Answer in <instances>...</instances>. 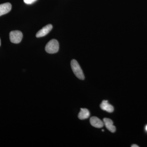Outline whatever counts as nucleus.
Returning a JSON list of instances; mask_svg holds the SVG:
<instances>
[{
	"label": "nucleus",
	"instance_id": "obj_1",
	"mask_svg": "<svg viewBox=\"0 0 147 147\" xmlns=\"http://www.w3.org/2000/svg\"><path fill=\"white\" fill-rule=\"evenodd\" d=\"M71 69L75 76L79 79L84 80L85 76L78 62L76 60H72L71 62Z\"/></svg>",
	"mask_w": 147,
	"mask_h": 147
},
{
	"label": "nucleus",
	"instance_id": "obj_2",
	"mask_svg": "<svg viewBox=\"0 0 147 147\" xmlns=\"http://www.w3.org/2000/svg\"><path fill=\"white\" fill-rule=\"evenodd\" d=\"M59 48V45L57 40L56 39H52L45 46V50L49 54H54L57 53Z\"/></svg>",
	"mask_w": 147,
	"mask_h": 147
},
{
	"label": "nucleus",
	"instance_id": "obj_3",
	"mask_svg": "<svg viewBox=\"0 0 147 147\" xmlns=\"http://www.w3.org/2000/svg\"><path fill=\"white\" fill-rule=\"evenodd\" d=\"M23 36V34L20 31H12L9 33V39L11 42L16 44L21 42Z\"/></svg>",
	"mask_w": 147,
	"mask_h": 147
},
{
	"label": "nucleus",
	"instance_id": "obj_4",
	"mask_svg": "<svg viewBox=\"0 0 147 147\" xmlns=\"http://www.w3.org/2000/svg\"><path fill=\"white\" fill-rule=\"evenodd\" d=\"M52 29H53V26L51 24H48L38 31L36 36L37 38L45 36L50 32Z\"/></svg>",
	"mask_w": 147,
	"mask_h": 147
},
{
	"label": "nucleus",
	"instance_id": "obj_5",
	"mask_svg": "<svg viewBox=\"0 0 147 147\" xmlns=\"http://www.w3.org/2000/svg\"><path fill=\"white\" fill-rule=\"evenodd\" d=\"M11 9V4L9 3L0 4V16L8 13Z\"/></svg>",
	"mask_w": 147,
	"mask_h": 147
},
{
	"label": "nucleus",
	"instance_id": "obj_6",
	"mask_svg": "<svg viewBox=\"0 0 147 147\" xmlns=\"http://www.w3.org/2000/svg\"><path fill=\"white\" fill-rule=\"evenodd\" d=\"M90 123L92 126L96 128H101L104 125V123L97 117H93L90 119Z\"/></svg>",
	"mask_w": 147,
	"mask_h": 147
},
{
	"label": "nucleus",
	"instance_id": "obj_7",
	"mask_svg": "<svg viewBox=\"0 0 147 147\" xmlns=\"http://www.w3.org/2000/svg\"><path fill=\"white\" fill-rule=\"evenodd\" d=\"M103 121L104 124L109 131L113 133L116 131L115 127L113 125V122L112 120L105 118L103 119Z\"/></svg>",
	"mask_w": 147,
	"mask_h": 147
},
{
	"label": "nucleus",
	"instance_id": "obj_8",
	"mask_svg": "<svg viewBox=\"0 0 147 147\" xmlns=\"http://www.w3.org/2000/svg\"><path fill=\"white\" fill-rule=\"evenodd\" d=\"M100 108L102 110H105L108 113H113L114 111V108L113 105L108 103L107 100H103L100 105Z\"/></svg>",
	"mask_w": 147,
	"mask_h": 147
},
{
	"label": "nucleus",
	"instance_id": "obj_9",
	"mask_svg": "<svg viewBox=\"0 0 147 147\" xmlns=\"http://www.w3.org/2000/svg\"><path fill=\"white\" fill-rule=\"evenodd\" d=\"M90 113L89 110L86 108H81V111L78 115V117L81 120L86 119L88 118Z\"/></svg>",
	"mask_w": 147,
	"mask_h": 147
},
{
	"label": "nucleus",
	"instance_id": "obj_10",
	"mask_svg": "<svg viewBox=\"0 0 147 147\" xmlns=\"http://www.w3.org/2000/svg\"><path fill=\"white\" fill-rule=\"evenodd\" d=\"M36 1L37 0H24V3L27 4H31Z\"/></svg>",
	"mask_w": 147,
	"mask_h": 147
},
{
	"label": "nucleus",
	"instance_id": "obj_11",
	"mask_svg": "<svg viewBox=\"0 0 147 147\" xmlns=\"http://www.w3.org/2000/svg\"><path fill=\"white\" fill-rule=\"evenodd\" d=\"M131 147H139V146H137V145H132V146H131Z\"/></svg>",
	"mask_w": 147,
	"mask_h": 147
},
{
	"label": "nucleus",
	"instance_id": "obj_12",
	"mask_svg": "<svg viewBox=\"0 0 147 147\" xmlns=\"http://www.w3.org/2000/svg\"><path fill=\"white\" fill-rule=\"evenodd\" d=\"M146 130H147V125H146Z\"/></svg>",
	"mask_w": 147,
	"mask_h": 147
},
{
	"label": "nucleus",
	"instance_id": "obj_13",
	"mask_svg": "<svg viewBox=\"0 0 147 147\" xmlns=\"http://www.w3.org/2000/svg\"><path fill=\"white\" fill-rule=\"evenodd\" d=\"M0 45H1V39H0Z\"/></svg>",
	"mask_w": 147,
	"mask_h": 147
},
{
	"label": "nucleus",
	"instance_id": "obj_14",
	"mask_svg": "<svg viewBox=\"0 0 147 147\" xmlns=\"http://www.w3.org/2000/svg\"><path fill=\"white\" fill-rule=\"evenodd\" d=\"M104 131V130H103V129H102V131Z\"/></svg>",
	"mask_w": 147,
	"mask_h": 147
}]
</instances>
